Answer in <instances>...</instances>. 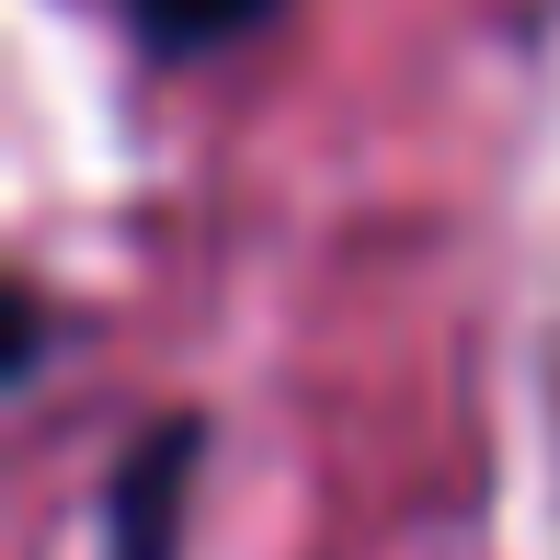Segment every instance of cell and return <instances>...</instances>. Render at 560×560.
Returning a JSON list of instances; mask_svg holds the SVG:
<instances>
[{"mask_svg": "<svg viewBox=\"0 0 560 560\" xmlns=\"http://www.w3.org/2000/svg\"><path fill=\"white\" fill-rule=\"evenodd\" d=\"M126 12H138V35H149V46L195 58V46H229V35H252V23H264L275 0H126Z\"/></svg>", "mask_w": 560, "mask_h": 560, "instance_id": "obj_2", "label": "cell"}, {"mask_svg": "<svg viewBox=\"0 0 560 560\" xmlns=\"http://www.w3.org/2000/svg\"><path fill=\"white\" fill-rule=\"evenodd\" d=\"M195 469V423H161L115 480V560H161V526H172V480Z\"/></svg>", "mask_w": 560, "mask_h": 560, "instance_id": "obj_1", "label": "cell"}]
</instances>
